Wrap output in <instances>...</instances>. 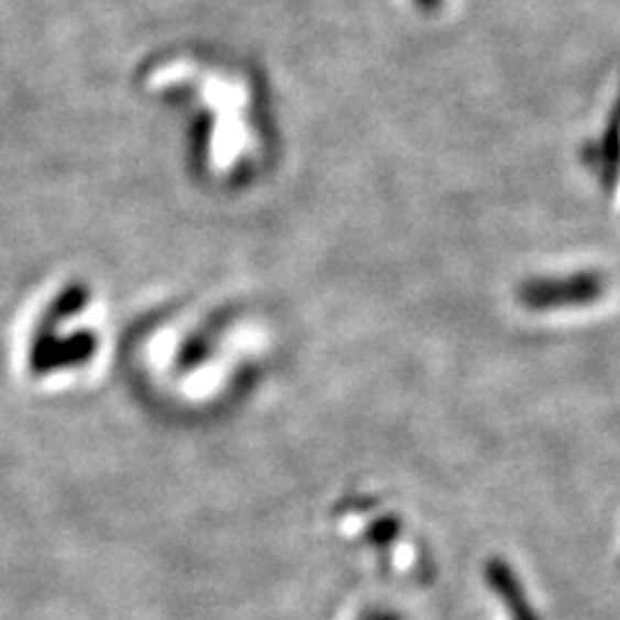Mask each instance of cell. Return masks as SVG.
<instances>
[{"label":"cell","mask_w":620,"mask_h":620,"mask_svg":"<svg viewBox=\"0 0 620 620\" xmlns=\"http://www.w3.org/2000/svg\"><path fill=\"white\" fill-rule=\"evenodd\" d=\"M605 280L597 272H574L564 278H533L520 287V303L530 311L577 308L600 301Z\"/></svg>","instance_id":"6da1fadb"},{"label":"cell","mask_w":620,"mask_h":620,"mask_svg":"<svg viewBox=\"0 0 620 620\" xmlns=\"http://www.w3.org/2000/svg\"><path fill=\"white\" fill-rule=\"evenodd\" d=\"M443 0H416V6H422L424 11H435Z\"/></svg>","instance_id":"277c9868"},{"label":"cell","mask_w":620,"mask_h":620,"mask_svg":"<svg viewBox=\"0 0 620 620\" xmlns=\"http://www.w3.org/2000/svg\"><path fill=\"white\" fill-rule=\"evenodd\" d=\"M581 161L592 171L597 184L602 186L605 194L616 192L620 182V88L616 94V101L605 117V127L600 138L585 145L581 151Z\"/></svg>","instance_id":"7a4b0ae2"},{"label":"cell","mask_w":620,"mask_h":620,"mask_svg":"<svg viewBox=\"0 0 620 620\" xmlns=\"http://www.w3.org/2000/svg\"><path fill=\"white\" fill-rule=\"evenodd\" d=\"M487 579L489 587L504 600V608L510 610L512 620H541L533 602H530L525 587H522L520 577L512 572L510 564H504L502 558H494L487 569Z\"/></svg>","instance_id":"3957f363"}]
</instances>
